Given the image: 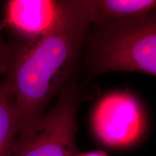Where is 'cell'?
<instances>
[{
	"label": "cell",
	"instance_id": "cell-8",
	"mask_svg": "<svg viewBox=\"0 0 156 156\" xmlns=\"http://www.w3.org/2000/svg\"><path fill=\"white\" fill-rule=\"evenodd\" d=\"M7 51V49L5 46V44L2 42L1 38H0V66L6 69H7L9 58H10Z\"/></svg>",
	"mask_w": 156,
	"mask_h": 156
},
{
	"label": "cell",
	"instance_id": "cell-1",
	"mask_svg": "<svg viewBox=\"0 0 156 156\" xmlns=\"http://www.w3.org/2000/svg\"><path fill=\"white\" fill-rule=\"evenodd\" d=\"M91 23L82 0L66 1L46 34L10 56L6 80L14 93L21 124L40 116L71 78Z\"/></svg>",
	"mask_w": 156,
	"mask_h": 156
},
{
	"label": "cell",
	"instance_id": "cell-6",
	"mask_svg": "<svg viewBox=\"0 0 156 156\" xmlns=\"http://www.w3.org/2000/svg\"><path fill=\"white\" fill-rule=\"evenodd\" d=\"M91 24L136 18L156 7V0H82Z\"/></svg>",
	"mask_w": 156,
	"mask_h": 156
},
{
	"label": "cell",
	"instance_id": "cell-3",
	"mask_svg": "<svg viewBox=\"0 0 156 156\" xmlns=\"http://www.w3.org/2000/svg\"><path fill=\"white\" fill-rule=\"evenodd\" d=\"M83 90L70 83L48 112L21 124L12 156H73Z\"/></svg>",
	"mask_w": 156,
	"mask_h": 156
},
{
	"label": "cell",
	"instance_id": "cell-7",
	"mask_svg": "<svg viewBox=\"0 0 156 156\" xmlns=\"http://www.w3.org/2000/svg\"><path fill=\"white\" fill-rule=\"evenodd\" d=\"M20 122L14 93L6 80L0 83V156H12Z\"/></svg>",
	"mask_w": 156,
	"mask_h": 156
},
{
	"label": "cell",
	"instance_id": "cell-5",
	"mask_svg": "<svg viewBox=\"0 0 156 156\" xmlns=\"http://www.w3.org/2000/svg\"><path fill=\"white\" fill-rule=\"evenodd\" d=\"M66 1L9 0L5 4L3 25L30 44L46 34L57 22Z\"/></svg>",
	"mask_w": 156,
	"mask_h": 156
},
{
	"label": "cell",
	"instance_id": "cell-4",
	"mask_svg": "<svg viewBox=\"0 0 156 156\" xmlns=\"http://www.w3.org/2000/svg\"><path fill=\"white\" fill-rule=\"evenodd\" d=\"M147 126L145 109L135 95L128 91H114L96 103L91 126L101 143L112 148L134 145L143 136Z\"/></svg>",
	"mask_w": 156,
	"mask_h": 156
},
{
	"label": "cell",
	"instance_id": "cell-9",
	"mask_svg": "<svg viewBox=\"0 0 156 156\" xmlns=\"http://www.w3.org/2000/svg\"><path fill=\"white\" fill-rule=\"evenodd\" d=\"M73 156H108L105 152L102 151H93L89 152H77Z\"/></svg>",
	"mask_w": 156,
	"mask_h": 156
},
{
	"label": "cell",
	"instance_id": "cell-2",
	"mask_svg": "<svg viewBox=\"0 0 156 156\" xmlns=\"http://www.w3.org/2000/svg\"><path fill=\"white\" fill-rule=\"evenodd\" d=\"M95 26L87 38L92 75L134 72L156 76V7L136 18Z\"/></svg>",
	"mask_w": 156,
	"mask_h": 156
}]
</instances>
